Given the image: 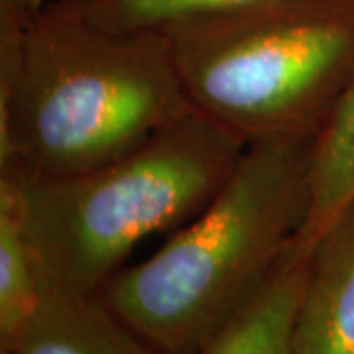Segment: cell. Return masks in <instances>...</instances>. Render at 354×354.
<instances>
[{
	"label": "cell",
	"instance_id": "9",
	"mask_svg": "<svg viewBox=\"0 0 354 354\" xmlns=\"http://www.w3.org/2000/svg\"><path fill=\"white\" fill-rule=\"evenodd\" d=\"M39 278L20 193L0 176V348H10L38 304Z\"/></svg>",
	"mask_w": 354,
	"mask_h": 354
},
{
	"label": "cell",
	"instance_id": "3",
	"mask_svg": "<svg viewBox=\"0 0 354 354\" xmlns=\"http://www.w3.org/2000/svg\"><path fill=\"white\" fill-rule=\"evenodd\" d=\"M246 142L195 109L85 174L14 179L39 290L99 293L134 246L181 227L215 197Z\"/></svg>",
	"mask_w": 354,
	"mask_h": 354
},
{
	"label": "cell",
	"instance_id": "7",
	"mask_svg": "<svg viewBox=\"0 0 354 354\" xmlns=\"http://www.w3.org/2000/svg\"><path fill=\"white\" fill-rule=\"evenodd\" d=\"M307 264L309 248L295 239L264 290L203 354H291Z\"/></svg>",
	"mask_w": 354,
	"mask_h": 354
},
{
	"label": "cell",
	"instance_id": "1",
	"mask_svg": "<svg viewBox=\"0 0 354 354\" xmlns=\"http://www.w3.org/2000/svg\"><path fill=\"white\" fill-rule=\"evenodd\" d=\"M191 111L162 32L106 30L73 4L2 22L0 174L79 176Z\"/></svg>",
	"mask_w": 354,
	"mask_h": 354
},
{
	"label": "cell",
	"instance_id": "6",
	"mask_svg": "<svg viewBox=\"0 0 354 354\" xmlns=\"http://www.w3.org/2000/svg\"><path fill=\"white\" fill-rule=\"evenodd\" d=\"M14 354H165L144 339L99 293L39 290L10 348Z\"/></svg>",
	"mask_w": 354,
	"mask_h": 354
},
{
	"label": "cell",
	"instance_id": "5",
	"mask_svg": "<svg viewBox=\"0 0 354 354\" xmlns=\"http://www.w3.org/2000/svg\"><path fill=\"white\" fill-rule=\"evenodd\" d=\"M291 354H354V199L309 248Z\"/></svg>",
	"mask_w": 354,
	"mask_h": 354
},
{
	"label": "cell",
	"instance_id": "4",
	"mask_svg": "<svg viewBox=\"0 0 354 354\" xmlns=\"http://www.w3.org/2000/svg\"><path fill=\"white\" fill-rule=\"evenodd\" d=\"M162 34L191 106L246 144L325 127L354 77L344 0H270Z\"/></svg>",
	"mask_w": 354,
	"mask_h": 354
},
{
	"label": "cell",
	"instance_id": "10",
	"mask_svg": "<svg viewBox=\"0 0 354 354\" xmlns=\"http://www.w3.org/2000/svg\"><path fill=\"white\" fill-rule=\"evenodd\" d=\"M270 0H81L73 2L91 22L118 32H162L193 18L256 6Z\"/></svg>",
	"mask_w": 354,
	"mask_h": 354
},
{
	"label": "cell",
	"instance_id": "2",
	"mask_svg": "<svg viewBox=\"0 0 354 354\" xmlns=\"http://www.w3.org/2000/svg\"><path fill=\"white\" fill-rule=\"evenodd\" d=\"M321 128L246 144L215 197L102 295L165 354H203L252 304L301 234Z\"/></svg>",
	"mask_w": 354,
	"mask_h": 354
},
{
	"label": "cell",
	"instance_id": "8",
	"mask_svg": "<svg viewBox=\"0 0 354 354\" xmlns=\"http://www.w3.org/2000/svg\"><path fill=\"white\" fill-rule=\"evenodd\" d=\"M353 199L354 77L321 130L311 177V207L297 241L311 248Z\"/></svg>",
	"mask_w": 354,
	"mask_h": 354
}]
</instances>
